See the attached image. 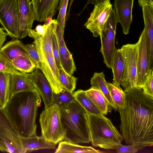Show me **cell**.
Instances as JSON below:
<instances>
[{
  "label": "cell",
  "instance_id": "ba28073f",
  "mask_svg": "<svg viewBox=\"0 0 153 153\" xmlns=\"http://www.w3.org/2000/svg\"><path fill=\"white\" fill-rule=\"evenodd\" d=\"M120 49L123 54L124 64L123 78L121 85L124 90L137 87L138 43L123 45Z\"/></svg>",
  "mask_w": 153,
  "mask_h": 153
},
{
  "label": "cell",
  "instance_id": "d590c367",
  "mask_svg": "<svg viewBox=\"0 0 153 153\" xmlns=\"http://www.w3.org/2000/svg\"><path fill=\"white\" fill-rule=\"evenodd\" d=\"M118 153H135L139 150L136 146L131 145H123L122 144L115 149Z\"/></svg>",
  "mask_w": 153,
  "mask_h": 153
},
{
  "label": "cell",
  "instance_id": "60d3db41",
  "mask_svg": "<svg viewBox=\"0 0 153 153\" xmlns=\"http://www.w3.org/2000/svg\"><path fill=\"white\" fill-rule=\"evenodd\" d=\"M74 0H71L70 3L69 4V8L68 9V12H67V14H66V18H65L66 21L69 18V16L70 15V11L71 7V6L72 4L73 3V2Z\"/></svg>",
  "mask_w": 153,
  "mask_h": 153
},
{
  "label": "cell",
  "instance_id": "cb8c5ba5",
  "mask_svg": "<svg viewBox=\"0 0 153 153\" xmlns=\"http://www.w3.org/2000/svg\"><path fill=\"white\" fill-rule=\"evenodd\" d=\"M85 93L100 111L103 115H106L109 105L102 93L99 90L91 88L85 91Z\"/></svg>",
  "mask_w": 153,
  "mask_h": 153
},
{
  "label": "cell",
  "instance_id": "e0dca14e",
  "mask_svg": "<svg viewBox=\"0 0 153 153\" xmlns=\"http://www.w3.org/2000/svg\"><path fill=\"white\" fill-rule=\"evenodd\" d=\"M59 0H31L35 20L45 22L48 17L52 18L58 7Z\"/></svg>",
  "mask_w": 153,
  "mask_h": 153
},
{
  "label": "cell",
  "instance_id": "d4e9b609",
  "mask_svg": "<svg viewBox=\"0 0 153 153\" xmlns=\"http://www.w3.org/2000/svg\"><path fill=\"white\" fill-rule=\"evenodd\" d=\"M73 94L75 100L84 108L88 113L96 115H104L86 95L85 91L79 90L73 92Z\"/></svg>",
  "mask_w": 153,
  "mask_h": 153
},
{
  "label": "cell",
  "instance_id": "8fae6325",
  "mask_svg": "<svg viewBox=\"0 0 153 153\" xmlns=\"http://www.w3.org/2000/svg\"><path fill=\"white\" fill-rule=\"evenodd\" d=\"M138 52L137 62V87L142 89L151 69L146 33L144 28L137 42Z\"/></svg>",
  "mask_w": 153,
  "mask_h": 153
},
{
  "label": "cell",
  "instance_id": "83f0119b",
  "mask_svg": "<svg viewBox=\"0 0 153 153\" xmlns=\"http://www.w3.org/2000/svg\"><path fill=\"white\" fill-rule=\"evenodd\" d=\"M75 100L73 93L64 89L58 93H53L52 104L57 105L60 110L66 108Z\"/></svg>",
  "mask_w": 153,
  "mask_h": 153
},
{
  "label": "cell",
  "instance_id": "f546056e",
  "mask_svg": "<svg viewBox=\"0 0 153 153\" xmlns=\"http://www.w3.org/2000/svg\"><path fill=\"white\" fill-rule=\"evenodd\" d=\"M61 83L63 88L71 93L76 88L77 78L70 76L62 69L59 70Z\"/></svg>",
  "mask_w": 153,
  "mask_h": 153
},
{
  "label": "cell",
  "instance_id": "5b68a950",
  "mask_svg": "<svg viewBox=\"0 0 153 153\" xmlns=\"http://www.w3.org/2000/svg\"><path fill=\"white\" fill-rule=\"evenodd\" d=\"M39 122L42 136L47 141L57 144L64 140L66 131L62 125L60 110L59 106L52 104L42 111Z\"/></svg>",
  "mask_w": 153,
  "mask_h": 153
},
{
  "label": "cell",
  "instance_id": "9c48e42d",
  "mask_svg": "<svg viewBox=\"0 0 153 153\" xmlns=\"http://www.w3.org/2000/svg\"><path fill=\"white\" fill-rule=\"evenodd\" d=\"M117 22L113 9L100 35L101 44L100 52L102 54L104 63L110 69L113 56L117 49L115 45V38Z\"/></svg>",
  "mask_w": 153,
  "mask_h": 153
},
{
  "label": "cell",
  "instance_id": "3957f363",
  "mask_svg": "<svg viewBox=\"0 0 153 153\" xmlns=\"http://www.w3.org/2000/svg\"><path fill=\"white\" fill-rule=\"evenodd\" d=\"M61 119L66 131L64 140L77 144L91 142L87 112L76 100L65 108L60 109Z\"/></svg>",
  "mask_w": 153,
  "mask_h": 153
},
{
  "label": "cell",
  "instance_id": "f1b7e54d",
  "mask_svg": "<svg viewBox=\"0 0 153 153\" xmlns=\"http://www.w3.org/2000/svg\"><path fill=\"white\" fill-rule=\"evenodd\" d=\"M107 86L111 97L115 104L119 107L124 106L125 102V95L120 86L107 82Z\"/></svg>",
  "mask_w": 153,
  "mask_h": 153
},
{
  "label": "cell",
  "instance_id": "30bf717a",
  "mask_svg": "<svg viewBox=\"0 0 153 153\" xmlns=\"http://www.w3.org/2000/svg\"><path fill=\"white\" fill-rule=\"evenodd\" d=\"M112 10V5L109 1L94 5L93 11L84 24L85 27L92 33L94 37L100 36Z\"/></svg>",
  "mask_w": 153,
  "mask_h": 153
},
{
  "label": "cell",
  "instance_id": "277c9868",
  "mask_svg": "<svg viewBox=\"0 0 153 153\" xmlns=\"http://www.w3.org/2000/svg\"><path fill=\"white\" fill-rule=\"evenodd\" d=\"M87 122L92 146L105 149H115L123 137L110 120L103 115L87 113Z\"/></svg>",
  "mask_w": 153,
  "mask_h": 153
},
{
  "label": "cell",
  "instance_id": "6da1fadb",
  "mask_svg": "<svg viewBox=\"0 0 153 153\" xmlns=\"http://www.w3.org/2000/svg\"><path fill=\"white\" fill-rule=\"evenodd\" d=\"M125 105L118 108L120 129L127 145L139 150L153 145V98L137 87L124 90Z\"/></svg>",
  "mask_w": 153,
  "mask_h": 153
},
{
  "label": "cell",
  "instance_id": "1f68e13d",
  "mask_svg": "<svg viewBox=\"0 0 153 153\" xmlns=\"http://www.w3.org/2000/svg\"><path fill=\"white\" fill-rule=\"evenodd\" d=\"M25 51L30 58L35 64L36 68H39L41 61L36 45L33 42L25 45Z\"/></svg>",
  "mask_w": 153,
  "mask_h": 153
},
{
  "label": "cell",
  "instance_id": "4fadbf2b",
  "mask_svg": "<svg viewBox=\"0 0 153 153\" xmlns=\"http://www.w3.org/2000/svg\"><path fill=\"white\" fill-rule=\"evenodd\" d=\"M30 80L42 97L46 109L52 104L53 92L51 86L40 69L36 68L30 74H28Z\"/></svg>",
  "mask_w": 153,
  "mask_h": 153
},
{
  "label": "cell",
  "instance_id": "44dd1931",
  "mask_svg": "<svg viewBox=\"0 0 153 153\" xmlns=\"http://www.w3.org/2000/svg\"><path fill=\"white\" fill-rule=\"evenodd\" d=\"M90 82L91 88L100 91L105 97L109 106L118 111V107L114 102L110 94L103 72L94 73Z\"/></svg>",
  "mask_w": 153,
  "mask_h": 153
},
{
  "label": "cell",
  "instance_id": "7402d4cb",
  "mask_svg": "<svg viewBox=\"0 0 153 153\" xmlns=\"http://www.w3.org/2000/svg\"><path fill=\"white\" fill-rule=\"evenodd\" d=\"M124 68L122 51L120 48L117 49L113 56L111 68L113 74V84L120 86L123 78Z\"/></svg>",
  "mask_w": 153,
  "mask_h": 153
},
{
  "label": "cell",
  "instance_id": "ffe728a7",
  "mask_svg": "<svg viewBox=\"0 0 153 153\" xmlns=\"http://www.w3.org/2000/svg\"><path fill=\"white\" fill-rule=\"evenodd\" d=\"M0 51L10 62L19 56L28 55L25 51V45L19 39L14 38L3 46L0 49Z\"/></svg>",
  "mask_w": 153,
  "mask_h": 153
},
{
  "label": "cell",
  "instance_id": "8992f818",
  "mask_svg": "<svg viewBox=\"0 0 153 153\" xmlns=\"http://www.w3.org/2000/svg\"><path fill=\"white\" fill-rule=\"evenodd\" d=\"M0 150L24 153L20 136L11 122L4 108L0 107Z\"/></svg>",
  "mask_w": 153,
  "mask_h": 153
},
{
  "label": "cell",
  "instance_id": "74e56055",
  "mask_svg": "<svg viewBox=\"0 0 153 153\" xmlns=\"http://www.w3.org/2000/svg\"><path fill=\"white\" fill-rule=\"evenodd\" d=\"M7 35V33L4 31L3 29L0 27V49L3 46Z\"/></svg>",
  "mask_w": 153,
  "mask_h": 153
},
{
  "label": "cell",
  "instance_id": "2e32d148",
  "mask_svg": "<svg viewBox=\"0 0 153 153\" xmlns=\"http://www.w3.org/2000/svg\"><path fill=\"white\" fill-rule=\"evenodd\" d=\"M59 50L61 65L62 69L67 74L72 76L76 71V68L71 53L68 49L65 44L63 34L57 24L56 30Z\"/></svg>",
  "mask_w": 153,
  "mask_h": 153
},
{
  "label": "cell",
  "instance_id": "5bb4252c",
  "mask_svg": "<svg viewBox=\"0 0 153 153\" xmlns=\"http://www.w3.org/2000/svg\"><path fill=\"white\" fill-rule=\"evenodd\" d=\"M134 0H115L114 10L118 22L120 23L124 34L129 33L132 20V9Z\"/></svg>",
  "mask_w": 153,
  "mask_h": 153
},
{
  "label": "cell",
  "instance_id": "484cf974",
  "mask_svg": "<svg viewBox=\"0 0 153 153\" xmlns=\"http://www.w3.org/2000/svg\"><path fill=\"white\" fill-rule=\"evenodd\" d=\"M10 74L0 72V107L4 108L10 97Z\"/></svg>",
  "mask_w": 153,
  "mask_h": 153
},
{
  "label": "cell",
  "instance_id": "603a6c76",
  "mask_svg": "<svg viewBox=\"0 0 153 153\" xmlns=\"http://www.w3.org/2000/svg\"><path fill=\"white\" fill-rule=\"evenodd\" d=\"M55 153H101L103 152L91 146H80L65 140L59 143Z\"/></svg>",
  "mask_w": 153,
  "mask_h": 153
},
{
  "label": "cell",
  "instance_id": "8d00e7d4",
  "mask_svg": "<svg viewBox=\"0 0 153 153\" xmlns=\"http://www.w3.org/2000/svg\"><path fill=\"white\" fill-rule=\"evenodd\" d=\"M49 25L45 24L43 25H38L36 27L35 31L38 34L43 36L46 33Z\"/></svg>",
  "mask_w": 153,
  "mask_h": 153
},
{
  "label": "cell",
  "instance_id": "d6986e66",
  "mask_svg": "<svg viewBox=\"0 0 153 153\" xmlns=\"http://www.w3.org/2000/svg\"><path fill=\"white\" fill-rule=\"evenodd\" d=\"M24 153L42 149H55V144L46 141L42 136L20 137Z\"/></svg>",
  "mask_w": 153,
  "mask_h": 153
},
{
  "label": "cell",
  "instance_id": "f35d334b",
  "mask_svg": "<svg viewBox=\"0 0 153 153\" xmlns=\"http://www.w3.org/2000/svg\"><path fill=\"white\" fill-rule=\"evenodd\" d=\"M110 0H88L87 3L84 8H85L86 6L89 4H92L95 5L106 1H110Z\"/></svg>",
  "mask_w": 153,
  "mask_h": 153
},
{
  "label": "cell",
  "instance_id": "52a82bcc",
  "mask_svg": "<svg viewBox=\"0 0 153 153\" xmlns=\"http://www.w3.org/2000/svg\"><path fill=\"white\" fill-rule=\"evenodd\" d=\"M0 24L10 37L19 39L18 0H2L0 2Z\"/></svg>",
  "mask_w": 153,
  "mask_h": 153
},
{
  "label": "cell",
  "instance_id": "b9f144b4",
  "mask_svg": "<svg viewBox=\"0 0 153 153\" xmlns=\"http://www.w3.org/2000/svg\"><path fill=\"white\" fill-rule=\"evenodd\" d=\"M52 18L50 17H48L46 20L45 22V24L47 25H49L51 23V21L52 20Z\"/></svg>",
  "mask_w": 153,
  "mask_h": 153
},
{
  "label": "cell",
  "instance_id": "ee69618b",
  "mask_svg": "<svg viewBox=\"0 0 153 153\" xmlns=\"http://www.w3.org/2000/svg\"><path fill=\"white\" fill-rule=\"evenodd\" d=\"M2 0H0V2Z\"/></svg>",
  "mask_w": 153,
  "mask_h": 153
},
{
  "label": "cell",
  "instance_id": "e575fe53",
  "mask_svg": "<svg viewBox=\"0 0 153 153\" xmlns=\"http://www.w3.org/2000/svg\"><path fill=\"white\" fill-rule=\"evenodd\" d=\"M153 70H151L142 89L146 94L153 98Z\"/></svg>",
  "mask_w": 153,
  "mask_h": 153
},
{
  "label": "cell",
  "instance_id": "d6a6232c",
  "mask_svg": "<svg viewBox=\"0 0 153 153\" xmlns=\"http://www.w3.org/2000/svg\"><path fill=\"white\" fill-rule=\"evenodd\" d=\"M7 72L10 74H19L21 73L13 67L11 62L0 51V72Z\"/></svg>",
  "mask_w": 153,
  "mask_h": 153
},
{
  "label": "cell",
  "instance_id": "7bdbcfd3",
  "mask_svg": "<svg viewBox=\"0 0 153 153\" xmlns=\"http://www.w3.org/2000/svg\"><path fill=\"white\" fill-rule=\"evenodd\" d=\"M150 1H151L152 2H153V0H150Z\"/></svg>",
  "mask_w": 153,
  "mask_h": 153
},
{
  "label": "cell",
  "instance_id": "7c38bea8",
  "mask_svg": "<svg viewBox=\"0 0 153 153\" xmlns=\"http://www.w3.org/2000/svg\"><path fill=\"white\" fill-rule=\"evenodd\" d=\"M39 69L49 82L54 93L57 94L64 88L60 81L59 69L57 67L53 54L45 55L40 59Z\"/></svg>",
  "mask_w": 153,
  "mask_h": 153
},
{
  "label": "cell",
  "instance_id": "4316f807",
  "mask_svg": "<svg viewBox=\"0 0 153 153\" xmlns=\"http://www.w3.org/2000/svg\"><path fill=\"white\" fill-rule=\"evenodd\" d=\"M11 62L15 69L23 73H31L36 68L35 64L27 55L18 56Z\"/></svg>",
  "mask_w": 153,
  "mask_h": 153
},
{
  "label": "cell",
  "instance_id": "ac0fdd59",
  "mask_svg": "<svg viewBox=\"0 0 153 153\" xmlns=\"http://www.w3.org/2000/svg\"><path fill=\"white\" fill-rule=\"evenodd\" d=\"M37 90L33 85L28 73L10 74V97L17 93Z\"/></svg>",
  "mask_w": 153,
  "mask_h": 153
},
{
  "label": "cell",
  "instance_id": "7a4b0ae2",
  "mask_svg": "<svg viewBox=\"0 0 153 153\" xmlns=\"http://www.w3.org/2000/svg\"><path fill=\"white\" fill-rule=\"evenodd\" d=\"M41 102L37 90L21 92L10 97L4 108L20 137L36 135V120Z\"/></svg>",
  "mask_w": 153,
  "mask_h": 153
},
{
  "label": "cell",
  "instance_id": "836d02e7",
  "mask_svg": "<svg viewBox=\"0 0 153 153\" xmlns=\"http://www.w3.org/2000/svg\"><path fill=\"white\" fill-rule=\"evenodd\" d=\"M56 27L54 31L52 38V50L56 64L59 69L60 70L62 68L60 59L59 47L56 31Z\"/></svg>",
  "mask_w": 153,
  "mask_h": 153
},
{
  "label": "cell",
  "instance_id": "9a60e30c",
  "mask_svg": "<svg viewBox=\"0 0 153 153\" xmlns=\"http://www.w3.org/2000/svg\"><path fill=\"white\" fill-rule=\"evenodd\" d=\"M18 2L20 39L28 36V30L31 29L35 18L30 0H18Z\"/></svg>",
  "mask_w": 153,
  "mask_h": 153
},
{
  "label": "cell",
  "instance_id": "ab89813d",
  "mask_svg": "<svg viewBox=\"0 0 153 153\" xmlns=\"http://www.w3.org/2000/svg\"><path fill=\"white\" fill-rule=\"evenodd\" d=\"M138 2L139 5L141 7L145 4H153V2L150 0H138Z\"/></svg>",
  "mask_w": 153,
  "mask_h": 153
},
{
  "label": "cell",
  "instance_id": "4dcf8cb0",
  "mask_svg": "<svg viewBox=\"0 0 153 153\" xmlns=\"http://www.w3.org/2000/svg\"><path fill=\"white\" fill-rule=\"evenodd\" d=\"M69 0H60L58 9L59 12L57 22L62 33L64 34L66 22V16Z\"/></svg>",
  "mask_w": 153,
  "mask_h": 153
}]
</instances>
